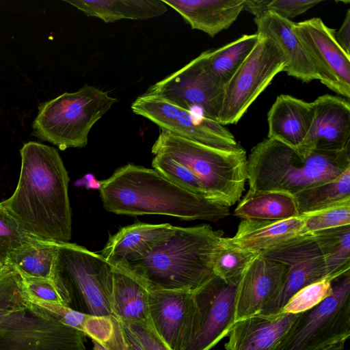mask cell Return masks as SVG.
<instances>
[{
	"label": "cell",
	"instance_id": "cell-1",
	"mask_svg": "<svg viewBox=\"0 0 350 350\" xmlns=\"http://www.w3.org/2000/svg\"><path fill=\"white\" fill-rule=\"evenodd\" d=\"M20 154L17 186L1 204L31 236L68 242L72 234L69 178L57 150L29 142L24 144Z\"/></svg>",
	"mask_w": 350,
	"mask_h": 350
},
{
	"label": "cell",
	"instance_id": "cell-2",
	"mask_svg": "<svg viewBox=\"0 0 350 350\" xmlns=\"http://www.w3.org/2000/svg\"><path fill=\"white\" fill-rule=\"evenodd\" d=\"M209 224L175 226L173 232L143 257L113 267L148 291L196 293L214 275L213 267L224 240Z\"/></svg>",
	"mask_w": 350,
	"mask_h": 350
},
{
	"label": "cell",
	"instance_id": "cell-3",
	"mask_svg": "<svg viewBox=\"0 0 350 350\" xmlns=\"http://www.w3.org/2000/svg\"><path fill=\"white\" fill-rule=\"evenodd\" d=\"M106 211L131 216L163 215L215 222L230 208L175 185L154 169L128 163L100 182Z\"/></svg>",
	"mask_w": 350,
	"mask_h": 350
},
{
	"label": "cell",
	"instance_id": "cell-4",
	"mask_svg": "<svg viewBox=\"0 0 350 350\" xmlns=\"http://www.w3.org/2000/svg\"><path fill=\"white\" fill-rule=\"evenodd\" d=\"M350 167V148L339 152L301 150L265 139L247 157L250 192L276 191L294 195L333 180Z\"/></svg>",
	"mask_w": 350,
	"mask_h": 350
},
{
	"label": "cell",
	"instance_id": "cell-5",
	"mask_svg": "<svg viewBox=\"0 0 350 350\" xmlns=\"http://www.w3.org/2000/svg\"><path fill=\"white\" fill-rule=\"evenodd\" d=\"M151 151L189 169L217 202L230 208L241 200L247 180V157L241 145L221 150L161 129Z\"/></svg>",
	"mask_w": 350,
	"mask_h": 350
},
{
	"label": "cell",
	"instance_id": "cell-6",
	"mask_svg": "<svg viewBox=\"0 0 350 350\" xmlns=\"http://www.w3.org/2000/svg\"><path fill=\"white\" fill-rule=\"evenodd\" d=\"M117 101L106 91L85 84L41 103L33 124V135L61 150L83 148L92 126Z\"/></svg>",
	"mask_w": 350,
	"mask_h": 350
},
{
	"label": "cell",
	"instance_id": "cell-7",
	"mask_svg": "<svg viewBox=\"0 0 350 350\" xmlns=\"http://www.w3.org/2000/svg\"><path fill=\"white\" fill-rule=\"evenodd\" d=\"M350 336V274L333 285L332 294L301 312L275 350H319Z\"/></svg>",
	"mask_w": 350,
	"mask_h": 350
},
{
	"label": "cell",
	"instance_id": "cell-8",
	"mask_svg": "<svg viewBox=\"0 0 350 350\" xmlns=\"http://www.w3.org/2000/svg\"><path fill=\"white\" fill-rule=\"evenodd\" d=\"M259 37L252 52L224 88L217 120L223 126L237 124L286 67V59L277 44L268 38Z\"/></svg>",
	"mask_w": 350,
	"mask_h": 350
},
{
	"label": "cell",
	"instance_id": "cell-9",
	"mask_svg": "<svg viewBox=\"0 0 350 350\" xmlns=\"http://www.w3.org/2000/svg\"><path fill=\"white\" fill-rule=\"evenodd\" d=\"M57 245L59 273L71 297L77 294L89 314L111 317L113 267L100 254L76 243Z\"/></svg>",
	"mask_w": 350,
	"mask_h": 350
},
{
	"label": "cell",
	"instance_id": "cell-10",
	"mask_svg": "<svg viewBox=\"0 0 350 350\" xmlns=\"http://www.w3.org/2000/svg\"><path fill=\"white\" fill-rule=\"evenodd\" d=\"M84 336L31 304L0 323V350H87Z\"/></svg>",
	"mask_w": 350,
	"mask_h": 350
},
{
	"label": "cell",
	"instance_id": "cell-11",
	"mask_svg": "<svg viewBox=\"0 0 350 350\" xmlns=\"http://www.w3.org/2000/svg\"><path fill=\"white\" fill-rule=\"evenodd\" d=\"M224 88L206 68L202 52L180 69L150 86L145 93L217 122Z\"/></svg>",
	"mask_w": 350,
	"mask_h": 350
},
{
	"label": "cell",
	"instance_id": "cell-12",
	"mask_svg": "<svg viewBox=\"0 0 350 350\" xmlns=\"http://www.w3.org/2000/svg\"><path fill=\"white\" fill-rule=\"evenodd\" d=\"M133 112L152 121L161 129L202 144L233 150L239 144L232 133L215 120L195 114L154 95L138 96L131 104Z\"/></svg>",
	"mask_w": 350,
	"mask_h": 350
},
{
	"label": "cell",
	"instance_id": "cell-13",
	"mask_svg": "<svg viewBox=\"0 0 350 350\" xmlns=\"http://www.w3.org/2000/svg\"><path fill=\"white\" fill-rule=\"evenodd\" d=\"M293 29L314 65L321 83L349 99L350 55L336 40V30L317 17L295 23Z\"/></svg>",
	"mask_w": 350,
	"mask_h": 350
},
{
	"label": "cell",
	"instance_id": "cell-14",
	"mask_svg": "<svg viewBox=\"0 0 350 350\" xmlns=\"http://www.w3.org/2000/svg\"><path fill=\"white\" fill-rule=\"evenodd\" d=\"M149 321L172 350H185L197 334L200 313L194 293L149 291Z\"/></svg>",
	"mask_w": 350,
	"mask_h": 350
},
{
	"label": "cell",
	"instance_id": "cell-15",
	"mask_svg": "<svg viewBox=\"0 0 350 350\" xmlns=\"http://www.w3.org/2000/svg\"><path fill=\"white\" fill-rule=\"evenodd\" d=\"M239 281L226 283L216 275L194 293L200 313L196 336L185 350H211L228 336L234 323Z\"/></svg>",
	"mask_w": 350,
	"mask_h": 350
},
{
	"label": "cell",
	"instance_id": "cell-16",
	"mask_svg": "<svg viewBox=\"0 0 350 350\" xmlns=\"http://www.w3.org/2000/svg\"><path fill=\"white\" fill-rule=\"evenodd\" d=\"M288 267L260 252L241 274L234 298V323L259 314L278 293Z\"/></svg>",
	"mask_w": 350,
	"mask_h": 350
},
{
	"label": "cell",
	"instance_id": "cell-17",
	"mask_svg": "<svg viewBox=\"0 0 350 350\" xmlns=\"http://www.w3.org/2000/svg\"><path fill=\"white\" fill-rule=\"evenodd\" d=\"M312 103V122L297 149L339 152L350 148L349 100L338 96L324 94Z\"/></svg>",
	"mask_w": 350,
	"mask_h": 350
},
{
	"label": "cell",
	"instance_id": "cell-18",
	"mask_svg": "<svg viewBox=\"0 0 350 350\" xmlns=\"http://www.w3.org/2000/svg\"><path fill=\"white\" fill-rule=\"evenodd\" d=\"M256 33L273 40L283 53L288 75L304 83L319 79L317 72L294 31L295 23L273 12L255 16Z\"/></svg>",
	"mask_w": 350,
	"mask_h": 350
},
{
	"label": "cell",
	"instance_id": "cell-19",
	"mask_svg": "<svg viewBox=\"0 0 350 350\" xmlns=\"http://www.w3.org/2000/svg\"><path fill=\"white\" fill-rule=\"evenodd\" d=\"M299 314H256L237 321L225 350H275Z\"/></svg>",
	"mask_w": 350,
	"mask_h": 350
},
{
	"label": "cell",
	"instance_id": "cell-20",
	"mask_svg": "<svg viewBox=\"0 0 350 350\" xmlns=\"http://www.w3.org/2000/svg\"><path fill=\"white\" fill-rule=\"evenodd\" d=\"M313 116L312 102L280 94L267 114V138L297 148L310 129Z\"/></svg>",
	"mask_w": 350,
	"mask_h": 350
},
{
	"label": "cell",
	"instance_id": "cell-21",
	"mask_svg": "<svg viewBox=\"0 0 350 350\" xmlns=\"http://www.w3.org/2000/svg\"><path fill=\"white\" fill-rule=\"evenodd\" d=\"M175 226L169 224L136 223L110 237L100 255L113 267L143 257L168 237Z\"/></svg>",
	"mask_w": 350,
	"mask_h": 350
},
{
	"label": "cell",
	"instance_id": "cell-22",
	"mask_svg": "<svg viewBox=\"0 0 350 350\" xmlns=\"http://www.w3.org/2000/svg\"><path fill=\"white\" fill-rule=\"evenodd\" d=\"M192 29L214 38L229 28L244 10V0H162Z\"/></svg>",
	"mask_w": 350,
	"mask_h": 350
},
{
	"label": "cell",
	"instance_id": "cell-23",
	"mask_svg": "<svg viewBox=\"0 0 350 350\" xmlns=\"http://www.w3.org/2000/svg\"><path fill=\"white\" fill-rule=\"evenodd\" d=\"M302 226L300 215L281 220L243 219L235 234L226 240L237 247L262 252L301 234Z\"/></svg>",
	"mask_w": 350,
	"mask_h": 350
},
{
	"label": "cell",
	"instance_id": "cell-24",
	"mask_svg": "<svg viewBox=\"0 0 350 350\" xmlns=\"http://www.w3.org/2000/svg\"><path fill=\"white\" fill-rule=\"evenodd\" d=\"M57 256V242L34 237L13 251L6 265L19 275L52 280L68 289L59 273Z\"/></svg>",
	"mask_w": 350,
	"mask_h": 350
},
{
	"label": "cell",
	"instance_id": "cell-25",
	"mask_svg": "<svg viewBox=\"0 0 350 350\" xmlns=\"http://www.w3.org/2000/svg\"><path fill=\"white\" fill-rule=\"evenodd\" d=\"M88 16L114 23L122 19L143 21L157 17L167 11L162 0H66Z\"/></svg>",
	"mask_w": 350,
	"mask_h": 350
},
{
	"label": "cell",
	"instance_id": "cell-26",
	"mask_svg": "<svg viewBox=\"0 0 350 350\" xmlns=\"http://www.w3.org/2000/svg\"><path fill=\"white\" fill-rule=\"evenodd\" d=\"M336 230L335 228L299 234L262 252L261 254L288 267L300 262L324 258L332 247Z\"/></svg>",
	"mask_w": 350,
	"mask_h": 350
},
{
	"label": "cell",
	"instance_id": "cell-27",
	"mask_svg": "<svg viewBox=\"0 0 350 350\" xmlns=\"http://www.w3.org/2000/svg\"><path fill=\"white\" fill-rule=\"evenodd\" d=\"M148 294L137 280L113 267L112 317L126 322L148 321Z\"/></svg>",
	"mask_w": 350,
	"mask_h": 350
},
{
	"label": "cell",
	"instance_id": "cell-28",
	"mask_svg": "<svg viewBox=\"0 0 350 350\" xmlns=\"http://www.w3.org/2000/svg\"><path fill=\"white\" fill-rule=\"evenodd\" d=\"M234 214L243 219L281 220L299 216L294 196L276 191H247Z\"/></svg>",
	"mask_w": 350,
	"mask_h": 350
},
{
	"label": "cell",
	"instance_id": "cell-29",
	"mask_svg": "<svg viewBox=\"0 0 350 350\" xmlns=\"http://www.w3.org/2000/svg\"><path fill=\"white\" fill-rule=\"evenodd\" d=\"M36 307L60 323L72 327L103 345L112 338L114 323L112 317L96 316L77 311L70 306L40 300L29 296Z\"/></svg>",
	"mask_w": 350,
	"mask_h": 350
},
{
	"label": "cell",
	"instance_id": "cell-30",
	"mask_svg": "<svg viewBox=\"0 0 350 350\" xmlns=\"http://www.w3.org/2000/svg\"><path fill=\"white\" fill-rule=\"evenodd\" d=\"M259 38L256 33L245 34L215 50L204 51L206 68L224 87L252 52Z\"/></svg>",
	"mask_w": 350,
	"mask_h": 350
},
{
	"label": "cell",
	"instance_id": "cell-31",
	"mask_svg": "<svg viewBox=\"0 0 350 350\" xmlns=\"http://www.w3.org/2000/svg\"><path fill=\"white\" fill-rule=\"evenodd\" d=\"M293 196L299 215L350 201V167L333 180L304 189Z\"/></svg>",
	"mask_w": 350,
	"mask_h": 350
},
{
	"label": "cell",
	"instance_id": "cell-32",
	"mask_svg": "<svg viewBox=\"0 0 350 350\" xmlns=\"http://www.w3.org/2000/svg\"><path fill=\"white\" fill-rule=\"evenodd\" d=\"M325 278H327V273L323 258L300 262L288 267L278 293L259 314L280 313L295 293Z\"/></svg>",
	"mask_w": 350,
	"mask_h": 350
},
{
	"label": "cell",
	"instance_id": "cell-33",
	"mask_svg": "<svg viewBox=\"0 0 350 350\" xmlns=\"http://www.w3.org/2000/svg\"><path fill=\"white\" fill-rule=\"evenodd\" d=\"M31 305L21 276L6 265L0 270V323Z\"/></svg>",
	"mask_w": 350,
	"mask_h": 350
},
{
	"label": "cell",
	"instance_id": "cell-34",
	"mask_svg": "<svg viewBox=\"0 0 350 350\" xmlns=\"http://www.w3.org/2000/svg\"><path fill=\"white\" fill-rule=\"evenodd\" d=\"M259 253L234 246L225 237L213 263V273L226 283L239 281L246 267Z\"/></svg>",
	"mask_w": 350,
	"mask_h": 350
},
{
	"label": "cell",
	"instance_id": "cell-35",
	"mask_svg": "<svg viewBox=\"0 0 350 350\" xmlns=\"http://www.w3.org/2000/svg\"><path fill=\"white\" fill-rule=\"evenodd\" d=\"M152 165L155 170L178 187L215 201L198 178L189 169L172 158L165 155H154Z\"/></svg>",
	"mask_w": 350,
	"mask_h": 350
},
{
	"label": "cell",
	"instance_id": "cell-36",
	"mask_svg": "<svg viewBox=\"0 0 350 350\" xmlns=\"http://www.w3.org/2000/svg\"><path fill=\"white\" fill-rule=\"evenodd\" d=\"M300 216L303 219L301 234L350 226V201Z\"/></svg>",
	"mask_w": 350,
	"mask_h": 350
},
{
	"label": "cell",
	"instance_id": "cell-37",
	"mask_svg": "<svg viewBox=\"0 0 350 350\" xmlns=\"http://www.w3.org/2000/svg\"><path fill=\"white\" fill-rule=\"evenodd\" d=\"M332 282L325 278L304 286L289 299L280 312L298 314L312 309L332 294Z\"/></svg>",
	"mask_w": 350,
	"mask_h": 350
},
{
	"label": "cell",
	"instance_id": "cell-38",
	"mask_svg": "<svg viewBox=\"0 0 350 350\" xmlns=\"http://www.w3.org/2000/svg\"><path fill=\"white\" fill-rule=\"evenodd\" d=\"M321 2V0H244V10L254 17L270 11L291 20Z\"/></svg>",
	"mask_w": 350,
	"mask_h": 350
},
{
	"label": "cell",
	"instance_id": "cell-39",
	"mask_svg": "<svg viewBox=\"0 0 350 350\" xmlns=\"http://www.w3.org/2000/svg\"><path fill=\"white\" fill-rule=\"evenodd\" d=\"M323 259L327 278L333 281L349 273L350 226L338 228L333 244Z\"/></svg>",
	"mask_w": 350,
	"mask_h": 350
},
{
	"label": "cell",
	"instance_id": "cell-40",
	"mask_svg": "<svg viewBox=\"0 0 350 350\" xmlns=\"http://www.w3.org/2000/svg\"><path fill=\"white\" fill-rule=\"evenodd\" d=\"M25 290L29 297L69 306L72 297L68 289L52 280L41 278L21 276Z\"/></svg>",
	"mask_w": 350,
	"mask_h": 350
},
{
	"label": "cell",
	"instance_id": "cell-41",
	"mask_svg": "<svg viewBox=\"0 0 350 350\" xmlns=\"http://www.w3.org/2000/svg\"><path fill=\"white\" fill-rule=\"evenodd\" d=\"M33 237L24 231L0 203V259L5 264L10 254Z\"/></svg>",
	"mask_w": 350,
	"mask_h": 350
},
{
	"label": "cell",
	"instance_id": "cell-42",
	"mask_svg": "<svg viewBox=\"0 0 350 350\" xmlns=\"http://www.w3.org/2000/svg\"><path fill=\"white\" fill-rule=\"evenodd\" d=\"M123 322L133 332L144 350H172L158 334L149 320Z\"/></svg>",
	"mask_w": 350,
	"mask_h": 350
},
{
	"label": "cell",
	"instance_id": "cell-43",
	"mask_svg": "<svg viewBox=\"0 0 350 350\" xmlns=\"http://www.w3.org/2000/svg\"><path fill=\"white\" fill-rule=\"evenodd\" d=\"M335 39L345 51L350 55V10H348L345 20L338 31H335Z\"/></svg>",
	"mask_w": 350,
	"mask_h": 350
},
{
	"label": "cell",
	"instance_id": "cell-44",
	"mask_svg": "<svg viewBox=\"0 0 350 350\" xmlns=\"http://www.w3.org/2000/svg\"><path fill=\"white\" fill-rule=\"evenodd\" d=\"M119 321V320H118ZM129 350H144L133 332L123 321H119Z\"/></svg>",
	"mask_w": 350,
	"mask_h": 350
},
{
	"label": "cell",
	"instance_id": "cell-45",
	"mask_svg": "<svg viewBox=\"0 0 350 350\" xmlns=\"http://www.w3.org/2000/svg\"><path fill=\"white\" fill-rule=\"evenodd\" d=\"M346 341L347 340H342L319 350H349L347 348H346Z\"/></svg>",
	"mask_w": 350,
	"mask_h": 350
},
{
	"label": "cell",
	"instance_id": "cell-46",
	"mask_svg": "<svg viewBox=\"0 0 350 350\" xmlns=\"http://www.w3.org/2000/svg\"><path fill=\"white\" fill-rule=\"evenodd\" d=\"M92 340L94 345V350H108V349L103 345L95 341Z\"/></svg>",
	"mask_w": 350,
	"mask_h": 350
},
{
	"label": "cell",
	"instance_id": "cell-47",
	"mask_svg": "<svg viewBox=\"0 0 350 350\" xmlns=\"http://www.w3.org/2000/svg\"><path fill=\"white\" fill-rule=\"evenodd\" d=\"M5 266L6 264L1 259H0V270L2 269Z\"/></svg>",
	"mask_w": 350,
	"mask_h": 350
}]
</instances>
